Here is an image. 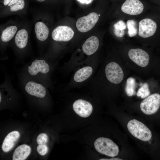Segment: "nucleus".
Returning a JSON list of instances; mask_svg holds the SVG:
<instances>
[{
    "label": "nucleus",
    "instance_id": "1",
    "mask_svg": "<svg viewBox=\"0 0 160 160\" xmlns=\"http://www.w3.org/2000/svg\"><path fill=\"white\" fill-rule=\"evenodd\" d=\"M56 63H49L42 59H36L26 69L28 78L41 83L46 86L52 88L51 75Z\"/></svg>",
    "mask_w": 160,
    "mask_h": 160
},
{
    "label": "nucleus",
    "instance_id": "2",
    "mask_svg": "<svg viewBox=\"0 0 160 160\" xmlns=\"http://www.w3.org/2000/svg\"><path fill=\"white\" fill-rule=\"evenodd\" d=\"M99 63L96 60H88L76 68L66 88H81L87 85L96 73Z\"/></svg>",
    "mask_w": 160,
    "mask_h": 160
},
{
    "label": "nucleus",
    "instance_id": "3",
    "mask_svg": "<svg viewBox=\"0 0 160 160\" xmlns=\"http://www.w3.org/2000/svg\"><path fill=\"white\" fill-rule=\"evenodd\" d=\"M94 146L98 153L109 157L116 156L119 152L118 145L112 140L106 137L97 138L94 142Z\"/></svg>",
    "mask_w": 160,
    "mask_h": 160
},
{
    "label": "nucleus",
    "instance_id": "4",
    "mask_svg": "<svg viewBox=\"0 0 160 160\" xmlns=\"http://www.w3.org/2000/svg\"><path fill=\"white\" fill-rule=\"evenodd\" d=\"M129 132L135 137L144 141H149L152 136L150 130L145 124L135 119L130 120L127 125Z\"/></svg>",
    "mask_w": 160,
    "mask_h": 160
},
{
    "label": "nucleus",
    "instance_id": "5",
    "mask_svg": "<svg viewBox=\"0 0 160 160\" xmlns=\"http://www.w3.org/2000/svg\"><path fill=\"white\" fill-rule=\"evenodd\" d=\"M160 106V95L155 93L145 98L140 105L141 111L145 114L151 115L155 113Z\"/></svg>",
    "mask_w": 160,
    "mask_h": 160
},
{
    "label": "nucleus",
    "instance_id": "6",
    "mask_svg": "<svg viewBox=\"0 0 160 160\" xmlns=\"http://www.w3.org/2000/svg\"><path fill=\"white\" fill-rule=\"evenodd\" d=\"M24 88L29 95L42 98L46 95V86L41 82L28 78L24 83Z\"/></svg>",
    "mask_w": 160,
    "mask_h": 160
},
{
    "label": "nucleus",
    "instance_id": "7",
    "mask_svg": "<svg viewBox=\"0 0 160 160\" xmlns=\"http://www.w3.org/2000/svg\"><path fill=\"white\" fill-rule=\"evenodd\" d=\"M99 16L95 12L90 13L87 15L79 18L77 21L76 26L77 30L81 32H86L91 30L97 22Z\"/></svg>",
    "mask_w": 160,
    "mask_h": 160
},
{
    "label": "nucleus",
    "instance_id": "8",
    "mask_svg": "<svg viewBox=\"0 0 160 160\" xmlns=\"http://www.w3.org/2000/svg\"><path fill=\"white\" fill-rule=\"evenodd\" d=\"M72 108L77 114L84 118L89 117L93 110V106L90 102L81 98L77 99L74 101Z\"/></svg>",
    "mask_w": 160,
    "mask_h": 160
},
{
    "label": "nucleus",
    "instance_id": "9",
    "mask_svg": "<svg viewBox=\"0 0 160 160\" xmlns=\"http://www.w3.org/2000/svg\"><path fill=\"white\" fill-rule=\"evenodd\" d=\"M156 23L151 19L147 18L140 21L139 23V35L143 38L153 35L157 29Z\"/></svg>",
    "mask_w": 160,
    "mask_h": 160
},
{
    "label": "nucleus",
    "instance_id": "10",
    "mask_svg": "<svg viewBox=\"0 0 160 160\" xmlns=\"http://www.w3.org/2000/svg\"><path fill=\"white\" fill-rule=\"evenodd\" d=\"M128 55L129 58L140 66L145 67L149 63V55L146 51L142 49H132L129 51Z\"/></svg>",
    "mask_w": 160,
    "mask_h": 160
},
{
    "label": "nucleus",
    "instance_id": "11",
    "mask_svg": "<svg viewBox=\"0 0 160 160\" xmlns=\"http://www.w3.org/2000/svg\"><path fill=\"white\" fill-rule=\"evenodd\" d=\"M74 35L73 29L66 25H60L56 27L52 31V39L57 41L66 42L70 40Z\"/></svg>",
    "mask_w": 160,
    "mask_h": 160
},
{
    "label": "nucleus",
    "instance_id": "12",
    "mask_svg": "<svg viewBox=\"0 0 160 160\" xmlns=\"http://www.w3.org/2000/svg\"><path fill=\"white\" fill-rule=\"evenodd\" d=\"M143 9V5L139 0H126L121 7L123 12L132 15L140 14Z\"/></svg>",
    "mask_w": 160,
    "mask_h": 160
},
{
    "label": "nucleus",
    "instance_id": "13",
    "mask_svg": "<svg viewBox=\"0 0 160 160\" xmlns=\"http://www.w3.org/2000/svg\"><path fill=\"white\" fill-rule=\"evenodd\" d=\"M99 46L98 38L94 36H91L87 39L82 45V51L87 56H91L96 52Z\"/></svg>",
    "mask_w": 160,
    "mask_h": 160
},
{
    "label": "nucleus",
    "instance_id": "14",
    "mask_svg": "<svg viewBox=\"0 0 160 160\" xmlns=\"http://www.w3.org/2000/svg\"><path fill=\"white\" fill-rule=\"evenodd\" d=\"M20 136V133L17 131H12L9 133L3 142L1 148L3 151L5 152L9 151L13 147Z\"/></svg>",
    "mask_w": 160,
    "mask_h": 160
},
{
    "label": "nucleus",
    "instance_id": "15",
    "mask_svg": "<svg viewBox=\"0 0 160 160\" xmlns=\"http://www.w3.org/2000/svg\"><path fill=\"white\" fill-rule=\"evenodd\" d=\"M31 149L30 146L22 144L18 146L15 150L12 156L13 160H24L30 154Z\"/></svg>",
    "mask_w": 160,
    "mask_h": 160
},
{
    "label": "nucleus",
    "instance_id": "16",
    "mask_svg": "<svg viewBox=\"0 0 160 160\" xmlns=\"http://www.w3.org/2000/svg\"><path fill=\"white\" fill-rule=\"evenodd\" d=\"M34 29L36 38L38 40L43 41L47 39L49 36V30L44 23L41 22L36 23Z\"/></svg>",
    "mask_w": 160,
    "mask_h": 160
},
{
    "label": "nucleus",
    "instance_id": "17",
    "mask_svg": "<svg viewBox=\"0 0 160 160\" xmlns=\"http://www.w3.org/2000/svg\"><path fill=\"white\" fill-rule=\"evenodd\" d=\"M28 39V33L25 29L19 30L16 34L15 39L16 46L20 49L24 48L27 45Z\"/></svg>",
    "mask_w": 160,
    "mask_h": 160
},
{
    "label": "nucleus",
    "instance_id": "18",
    "mask_svg": "<svg viewBox=\"0 0 160 160\" xmlns=\"http://www.w3.org/2000/svg\"><path fill=\"white\" fill-rule=\"evenodd\" d=\"M17 30V27L15 25L9 26L4 30L2 32L1 39L4 42L10 40L13 37Z\"/></svg>",
    "mask_w": 160,
    "mask_h": 160
},
{
    "label": "nucleus",
    "instance_id": "19",
    "mask_svg": "<svg viewBox=\"0 0 160 160\" xmlns=\"http://www.w3.org/2000/svg\"><path fill=\"white\" fill-rule=\"evenodd\" d=\"M136 81L135 79L132 77L128 78L126 82L125 87V92L127 96H133L135 92Z\"/></svg>",
    "mask_w": 160,
    "mask_h": 160
},
{
    "label": "nucleus",
    "instance_id": "20",
    "mask_svg": "<svg viewBox=\"0 0 160 160\" xmlns=\"http://www.w3.org/2000/svg\"><path fill=\"white\" fill-rule=\"evenodd\" d=\"M127 26L128 30V33L129 37H134L137 34L138 29L135 21L133 20H128L127 23Z\"/></svg>",
    "mask_w": 160,
    "mask_h": 160
},
{
    "label": "nucleus",
    "instance_id": "21",
    "mask_svg": "<svg viewBox=\"0 0 160 160\" xmlns=\"http://www.w3.org/2000/svg\"><path fill=\"white\" fill-rule=\"evenodd\" d=\"M150 92L149 86L147 83L143 84L138 89L137 95L142 99L145 98L150 95Z\"/></svg>",
    "mask_w": 160,
    "mask_h": 160
},
{
    "label": "nucleus",
    "instance_id": "22",
    "mask_svg": "<svg viewBox=\"0 0 160 160\" xmlns=\"http://www.w3.org/2000/svg\"><path fill=\"white\" fill-rule=\"evenodd\" d=\"M24 6V0H19L16 3L10 7V9L11 11L15 12L23 9Z\"/></svg>",
    "mask_w": 160,
    "mask_h": 160
},
{
    "label": "nucleus",
    "instance_id": "23",
    "mask_svg": "<svg viewBox=\"0 0 160 160\" xmlns=\"http://www.w3.org/2000/svg\"><path fill=\"white\" fill-rule=\"evenodd\" d=\"M114 31H122L126 28L125 23L122 20H119L113 25Z\"/></svg>",
    "mask_w": 160,
    "mask_h": 160
},
{
    "label": "nucleus",
    "instance_id": "24",
    "mask_svg": "<svg viewBox=\"0 0 160 160\" xmlns=\"http://www.w3.org/2000/svg\"><path fill=\"white\" fill-rule=\"evenodd\" d=\"M36 141L39 145L46 144L48 141V136L44 133H40L37 136Z\"/></svg>",
    "mask_w": 160,
    "mask_h": 160
},
{
    "label": "nucleus",
    "instance_id": "25",
    "mask_svg": "<svg viewBox=\"0 0 160 160\" xmlns=\"http://www.w3.org/2000/svg\"><path fill=\"white\" fill-rule=\"evenodd\" d=\"M37 151L39 154L44 156L47 154L48 148L46 144H39L37 146Z\"/></svg>",
    "mask_w": 160,
    "mask_h": 160
},
{
    "label": "nucleus",
    "instance_id": "26",
    "mask_svg": "<svg viewBox=\"0 0 160 160\" xmlns=\"http://www.w3.org/2000/svg\"><path fill=\"white\" fill-rule=\"evenodd\" d=\"M81 3L88 4L91 3L93 0H77Z\"/></svg>",
    "mask_w": 160,
    "mask_h": 160
},
{
    "label": "nucleus",
    "instance_id": "27",
    "mask_svg": "<svg viewBox=\"0 0 160 160\" xmlns=\"http://www.w3.org/2000/svg\"><path fill=\"white\" fill-rule=\"evenodd\" d=\"M19 0H12L8 4V6L10 7L12 5L16 3Z\"/></svg>",
    "mask_w": 160,
    "mask_h": 160
},
{
    "label": "nucleus",
    "instance_id": "28",
    "mask_svg": "<svg viewBox=\"0 0 160 160\" xmlns=\"http://www.w3.org/2000/svg\"><path fill=\"white\" fill-rule=\"evenodd\" d=\"M12 0H4V4L5 5H8L9 3Z\"/></svg>",
    "mask_w": 160,
    "mask_h": 160
},
{
    "label": "nucleus",
    "instance_id": "29",
    "mask_svg": "<svg viewBox=\"0 0 160 160\" xmlns=\"http://www.w3.org/2000/svg\"><path fill=\"white\" fill-rule=\"evenodd\" d=\"M38 1H40V2H42L44 1L45 0H36Z\"/></svg>",
    "mask_w": 160,
    "mask_h": 160
},
{
    "label": "nucleus",
    "instance_id": "30",
    "mask_svg": "<svg viewBox=\"0 0 160 160\" xmlns=\"http://www.w3.org/2000/svg\"><path fill=\"white\" fill-rule=\"evenodd\" d=\"M100 14H99V15H98V16H100Z\"/></svg>",
    "mask_w": 160,
    "mask_h": 160
}]
</instances>
